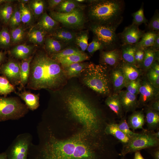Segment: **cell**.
Returning <instances> with one entry per match:
<instances>
[{
	"instance_id": "obj_1",
	"label": "cell",
	"mask_w": 159,
	"mask_h": 159,
	"mask_svg": "<svg viewBox=\"0 0 159 159\" xmlns=\"http://www.w3.org/2000/svg\"><path fill=\"white\" fill-rule=\"evenodd\" d=\"M37 131L39 143H31L28 159H115L105 140L84 128L63 138L44 123Z\"/></svg>"
},
{
	"instance_id": "obj_2",
	"label": "cell",
	"mask_w": 159,
	"mask_h": 159,
	"mask_svg": "<svg viewBox=\"0 0 159 159\" xmlns=\"http://www.w3.org/2000/svg\"><path fill=\"white\" fill-rule=\"evenodd\" d=\"M51 92L49 107L52 113L63 115L96 134H105V127L111 121L83 87L67 82L61 89Z\"/></svg>"
},
{
	"instance_id": "obj_3",
	"label": "cell",
	"mask_w": 159,
	"mask_h": 159,
	"mask_svg": "<svg viewBox=\"0 0 159 159\" xmlns=\"http://www.w3.org/2000/svg\"><path fill=\"white\" fill-rule=\"evenodd\" d=\"M68 80L60 64L46 53L39 51L34 55L30 63L26 88L54 91L62 88Z\"/></svg>"
},
{
	"instance_id": "obj_4",
	"label": "cell",
	"mask_w": 159,
	"mask_h": 159,
	"mask_svg": "<svg viewBox=\"0 0 159 159\" xmlns=\"http://www.w3.org/2000/svg\"><path fill=\"white\" fill-rule=\"evenodd\" d=\"M125 6L123 0L94 1L90 8L89 16L94 24L117 28L123 20Z\"/></svg>"
},
{
	"instance_id": "obj_5",
	"label": "cell",
	"mask_w": 159,
	"mask_h": 159,
	"mask_svg": "<svg viewBox=\"0 0 159 159\" xmlns=\"http://www.w3.org/2000/svg\"><path fill=\"white\" fill-rule=\"evenodd\" d=\"M79 77L82 85L96 93L103 96L111 95L110 74L105 65L89 63Z\"/></svg>"
},
{
	"instance_id": "obj_6",
	"label": "cell",
	"mask_w": 159,
	"mask_h": 159,
	"mask_svg": "<svg viewBox=\"0 0 159 159\" xmlns=\"http://www.w3.org/2000/svg\"><path fill=\"white\" fill-rule=\"evenodd\" d=\"M29 110L17 97L0 96V122L18 120L24 117Z\"/></svg>"
},
{
	"instance_id": "obj_7",
	"label": "cell",
	"mask_w": 159,
	"mask_h": 159,
	"mask_svg": "<svg viewBox=\"0 0 159 159\" xmlns=\"http://www.w3.org/2000/svg\"><path fill=\"white\" fill-rule=\"evenodd\" d=\"M154 131L145 129L141 133L130 139L128 142L123 145L119 155L125 156L127 154L140 150L159 147V139L153 135Z\"/></svg>"
},
{
	"instance_id": "obj_8",
	"label": "cell",
	"mask_w": 159,
	"mask_h": 159,
	"mask_svg": "<svg viewBox=\"0 0 159 159\" xmlns=\"http://www.w3.org/2000/svg\"><path fill=\"white\" fill-rule=\"evenodd\" d=\"M91 29L96 37L107 51L120 48L121 44L118 34L116 32L117 28L100 25L93 24Z\"/></svg>"
},
{
	"instance_id": "obj_9",
	"label": "cell",
	"mask_w": 159,
	"mask_h": 159,
	"mask_svg": "<svg viewBox=\"0 0 159 159\" xmlns=\"http://www.w3.org/2000/svg\"><path fill=\"white\" fill-rule=\"evenodd\" d=\"M32 136L28 132L18 135L5 152L7 159H28Z\"/></svg>"
},
{
	"instance_id": "obj_10",
	"label": "cell",
	"mask_w": 159,
	"mask_h": 159,
	"mask_svg": "<svg viewBox=\"0 0 159 159\" xmlns=\"http://www.w3.org/2000/svg\"><path fill=\"white\" fill-rule=\"evenodd\" d=\"M82 10H77L67 13L51 11L50 16L54 20L65 26L76 28L81 27L83 24L84 18Z\"/></svg>"
},
{
	"instance_id": "obj_11",
	"label": "cell",
	"mask_w": 159,
	"mask_h": 159,
	"mask_svg": "<svg viewBox=\"0 0 159 159\" xmlns=\"http://www.w3.org/2000/svg\"><path fill=\"white\" fill-rule=\"evenodd\" d=\"M20 62L12 57L0 65V74L15 86L20 83Z\"/></svg>"
},
{
	"instance_id": "obj_12",
	"label": "cell",
	"mask_w": 159,
	"mask_h": 159,
	"mask_svg": "<svg viewBox=\"0 0 159 159\" xmlns=\"http://www.w3.org/2000/svg\"><path fill=\"white\" fill-rule=\"evenodd\" d=\"M139 94V107L146 106L156 99L159 94V89L155 87L148 80L140 82Z\"/></svg>"
},
{
	"instance_id": "obj_13",
	"label": "cell",
	"mask_w": 159,
	"mask_h": 159,
	"mask_svg": "<svg viewBox=\"0 0 159 159\" xmlns=\"http://www.w3.org/2000/svg\"><path fill=\"white\" fill-rule=\"evenodd\" d=\"M139 26L134 24L125 27L123 31L118 34L122 44H135L141 39L145 33L139 28Z\"/></svg>"
},
{
	"instance_id": "obj_14",
	"label": "cell",
	"mask_w": 159,
	"mask_h": 159,
	"mask_svg": "<svg viewBox=\"0 0 159 159\" xmlns=\"http://www.w3.org/2000/svg\"><path fill=\"white\" fill-rule=\"evenodd\" d=\"M124 112L127 113L135 111L139 107L137 95L126 90H121L118 93Z\"/></svg>"
},
{
	"instance_id": "obj_15",
	"label": "cell",
	"mask_w": 159,
	"mask_h": 159,
	"mask_svg": "<svg viewBox=\"0 0 159 159\" xmlns=\"http://www.w3.org/2000/svg\"><path fill=\"white\" fill-rule=\"evenodd\" d=\"M100 61L102 64L116 67L122 61L121 49L117 48L111 51H102L100 55Z\"/></svg>"
},
{
	"instance_id": "obj_16",
	"label": "cell",
	"mask_w": 159,
	"mask_h": 159,
	"mask_svg": "<svg viewBox=\"0 0 159 159\" xmlns=\"http://www.w3.org/2000/svg\"><path fill=\"white\" fill-rule=\"evenodd\" d=\"M110 77L114 93L118 94L125 85V76L120 64L113 68Z\"/></svg>"
},
{
	"instance_id": "obj_17",
	"label": "cell",
	"mask_w": 159,
	"mask_h": 159,
	"mask_svg": "<svg viewBox=\"0 0 159 159\" xmlns=\"http://www.w3.org/2000/svg\"><path fill=\"white\" fill-rule=\"evenodd\" d=\"M34 47L31 45L19 44L14 47L9 52L11 57L16 60H24L34 55Z\"/></svg>"
},
{
	"instance_id": "obj_18",
	"label": "cell",
	"mask_w": 159,
	"mask_h": 159,
	"mask_svg": "<svg viewBox=\"0 0 159 159\" xmlns=\"http://www.w3.org/2000/svg\"><path fill=\"white\" fill-rule=\"evenodd\" d=\"M25 102L29 110L34 111L39 106V94H35L29 91L24 90L21 92L15 93Z\"/></svg>"
},
{
	"instance_id": "obj_19",
	"label": "cell",
	"mask_w": 159,
	"mask_h": 159,
	"mask_svg": "<svg viewBox=\"0 0 159 159\" xmlns=\"http://www.w3.org/2000/svg\"><path fill=\"white\" fill-rule=\"evenodd\" d=\"M120 66L124 74L125 84L139 78L142 74V70L135 65L126 63L122 61Z\"/></svg>"
},
{
	"instance_id": "obj_20",
	"label": "cell",
	"mask_w": 159,
	"mask_h": 159,
	"mask_svg": "<svg viewBox=\"0 0 159 159\" xmlns=\"http://www.w3.org/2000/svg\"><path fill=\"white\" fill-rule=\"evenodd\" d=\"M105 132L107 135L113 136L121 143L123 145L126 144L130 139L118 127L117 123L113 121L108 123L106 126Z\"/></svg>"
},
{
	"instance_id": "obj_21",
	"label": "cell",
	"mask_w": 159,
	"mask_h": 159,
	"mask_svg": "<svg viewBox=\"0 0 159 159\" xmlns=\"http://www.w3.org/2000/svg\"><path fill=\"white\" fill-rule=\"evenodd\" d=\"M105 103L118 117L121 118L124 116V111L118 94L113 93L107 96Z\"/></svg>"
},
{
	"instance_id": "obj_22",
	"label": "cell",
	"mask_w": 159,
	"mask_h": 159,
	"mask_svg": "<svg viewBox=\"0 0 159 159\" xmlns=\"http://www.w3.org/2000/svg\"><path fill=\"white\" fill-rule=\"evenodd\" d=\"M127 123L131 129L133 130L141 129L144 130L143 127L145 123V115L143 110L135 111L129 117Z\"/></svg>"
},
{
	"instance_id": "obj_23",
	"label": "cell",
	"mask_w": 159,
	"mask_h": 159,
	"mask_svg": "<svg viewBox=\"0 0 159 159\" xmlns=\"http://www.w3.org/2000/svg\"><path fill=\"white\" fill-rule=\"evenodd\" d=\"M120 49L122 62L135 65V54L138 49L135 44H121Z\"/></svg>"
},
{
	"instance_id": "obj_24",
	"label": "cell",
	"mask_w": 159,
	"mask_h": 159,
	"mask_svg": "<svg viewBox=\"0 0 159 159\" xmlns=\"http://www.w3.org/2000/svg\"><path fill=\"white\" fill-rule=\"evenodd\" d=\"M145 120L148 130L154 131L159 129V112L147 107L145 110Z\"/></svg>"
},
{
	"instance_id": "obj_25",
	"label": "cell",
	"mask_w": 159,
	"mask_h": 159,
	"mask_svg": "<svg viewBox=\"0 0 159 159\" xmlns=\"http://www.w3.org/2000/svg\"><path fill=\"white\" fill-rule=\"evenodd\" d=\"M89 63L83 62L71 64L63 68L68 79L79 77Z\"/></svg>"
},
{
	"instance_id": "obj_26",
	"label": "cell",
	"mask_w": 159,
	"mask_h": 159,
	"mask_svg": "<svg viewBox=\"0 0 159 159\" xmlns=\"http://www.w3.org/2000/svg\"><path fill=\"white\" fill-rule=\"evenodd\" d=\"M58 25V22L54 20L46 13H44L42 15L35 27L47 32L53 31Z\"/></svg>"
},
{
	"instance_id": "obj_27",
	"label": "cell",
	"mask_w": 159,
	"mask_h": 159,
	"mask_svg": "<svg viewBox=\"0 0 159 159\" xmlns=\"http://www.w3.org/2000/svg\"><path fill=\"white\" fill-rule=\"evenodd\" d=\"M34 55L29 59L21 60L20 62V83L18 87L19 91L24 88L26 85L29 77L30 70V64Z\"/></svg>"
},
{
	"instance_id": "obj_28",
	"label": "cell",
	"mask_w": 159,
	"mask_h": 159,
	"mask_svg": "<svg viewBox=\"0 0 159 159\" xmlns=\"http://www.w3.org/2000/svg\"><path fill=\"white\" fill-rule=\"evenodd\" d=\"M144 51L143 59L140 69L142 70L147 71L154 62H159V51H155L148 47L145 49Z\"/></svg>"
},
{
	"instance_id": "obj_29",
	"label": "cell",
	"mask_w": 159,
	"mask_h": 159,
	"mask_svg": "<svg viewBox=\"0 0 159 159\" xmlns=\"http://www.w3.org/2000/svg\"><path fill=\"white\" fill-rule=\"evenodd\" d=\"M52 38L62 42L69 43L75 40V33L65 29H59L52 33Z\"/></svg>"
},
{
	"instance_id": "obj_30",
	"label": "cell",
	"mask_w": 159,
	"mask_h": 159,
	"mask_svg": "<svg viewBox=\"0 0 159 159\" xmlns=\"http://www.w3.org/2000/svg\"><path fill=\"white\" fill-rule=\"evenodd\" d=\"M89 57L84 52L74 54L58 60L57 62L59 63L62 68L72 64L83 62L88 60Z\"/></svg>"
},
{
	"instance_id": "obj_31",
	"label": "cell",
	"mask_w": 159,
	"mask_h": 159,
	"mask_svg": "<svg viewBox=\"0 0 159 159\" xmlns=\"http://www.w3.org/2000/svg\"><path fill=\"white\" fill-rule=\"evenodd\" d=\"M83 6L73 0H63L56 7V11L67 13L77 10H82Z\"/></svg>"
},
{
	"instance_id": "obj_32",
	"label": "cell",
	"mask_w": 159,
	"mask_h": 159,
	"mask_svg": "<svg viewBox=\"0 0 159 159\" xmlns=\"http://www.w3.org/2000/svg\"><path fill=\"white\" fill-rule=\"evenodd\" d=\"M46 32L39 29L35 26L30 30L28 34L29 41L34 44H42L45 41V37Z\"/></svg>"
},
{
	"instance_id": "obj_33",
	"label": "cell",
	"mask_w": 159,
	"mask_h": 159,
	"mask_svg": "<svg viewBox=\"0 0 159 159\" xmlns=\"http://www.w3.org/2000/svg\"><path fill=\"white\" fill-rule=\"evenodd\" d=\"M155 32L149 31L145 33L140 41L135 44L138 48L145 49L151 46L153 44L157 34Z\"/></svg>"
},
{
	"instance_id": "obj_34",
	"label": "cell",
	"mask_w": 159,
	"mask_h": 159,
	"mask_svg": "<svg viewBox=\"0 0 159 159\" xmlns=\"http://www.w3.org/2000/svg\"><path fill=\"white\" fill-rule=\"evenodd\" d=\"M13 1L4 3L0 6V20L5 24H9L13 11L11 2Z\"/></svg>"
},
{
	"instance_id": "obj_35",
	"label": "cell",
	"mask_w": 159,
	"mask_h": 159,
	"mask_svg": "<svg viewBox=\"0 0 159 159\" xmlns=\"http://www.w3.org/2000/svg\"><path fill=\"white\" fill-rule=\"evenodd\" d=\"M44 41L46 50L50 55L62 50L63 46L61 42L50 37L47 38Z\"/></svg>"
},
{
	"instance_id": "obj_36",
	"label": "cell",
	"mask_w": 159,
	"mask_h": 159,
	"mask_svg": "<svg viewBox=\"0 0 159 159\" xmlns=\"http://www.w3.org/2000/svg\"><path fill=\"white\" fill-rule=\"evenodd\" d=\"M15 86L12 85L5 77L0 75V95L6 97L12 92H16Z\"/></svg>"
},
{
	"instance_id": "obj_37",
	"label": "cell",
	"mask_w": 159,
	"mask_h": 159,
	"mask_svg": "<svg viewBox=\"0 0 159 159\" xmlns=\"http://www.w3.org/2000/svg\"><path fill=\"white\" fill-rule=\"evenodd\" d=\"M19 6L21 22L24 24H28L31 21L33 13L29 6L26 4L20 3Z\"/></svg>"
},
{
	"instance_id": "obj_38",
	"label": "cell",
	"mask_w": 159,
	"mask_h": 159,
	"mask_svg": "<svg viewBox=\"0 0 159 159\" xmlns=\"http://www.w3.org/2000/svg\"><path fill=\"white\" fill-rule=\"evenodd\" d=\"M83 52L78 49L73 47L65 48L57 53L50 54L49 56L53 59L57 61L58 60L72 54Z\"/></svg>"
},
{
	"instance_id": "obj_39",
	"label": "cell",
	"mask_w": 159,
	"mask_h": 159,
	"mask_svg": "<svg viewBox=\"0 0 159 159\" xmlns=\"http://www.w3.org/2000/svg\"><path fill=\"white\" fill-rule=\"evenodd\" d=\"M11 43L10 33L7 27H3L0 31V47L6 49L9 48Z\"/></svg>"
},
{
	"instance_id": "obj_40",
	"label": "cell",
	"mask_w": 159,
	"mask_h": 159,
	"mask_svg": "<svg viewBox=\"0 0 159 159\" xmlns=\"http://www.w3.org/2000/svg\"><path fill=\"white\" fill-rule=\"evenodd\" d=\"M143 5V3L140 9L132 14V16L133 18L132 24L139 26L143 23H148V20L144 16Z\"/></svg>"
},
{
	"instance_id": "obj_41",
	"label": "cell",
	"mask_w": 159,
	"mask_h": 159,
	"mask_svg": "<svg viewBox=\"0 0 159 159\" xmlns=\"http://www.w3.org/2000/svg\"><path fill=\"white\" fill-rule=\"evenodd\" d=\"M24 29L20 26L12 29L10 32L11 43L16 44L21 42L24 38Z\"/></svg>"
},
{
	"instance_id": "obj_42",
	"label": "cell",
	"mask_w": 159,
	"mask_h": 159,
	"mask_svg": "<svg viewBox=\"0 0 159 159\" xmlns=\"http://www.w3.org/2000/svg\"><path fill=\"white\" fill-rule=\"evenodd\" d=\"M29 6L33 14L36 17L43 13L44 8V3L41 0H34L31 1Z\"/></svg>"
},
{
	"instance_id": "obj_43",
	"label": "cell",
	"mask_w": 159,
	"mask_h": 159,
	"mask_svg": "<svg viewBox=\"0 0 159 159\" xmlns=\"http://www.w3.org/2000/svg\"><path fill=\"white\" fill-rule=\"evenodd\" d=\"M117 125L119 129L129 139L133 137L138 133L133 132L130 129L127 123L125 115L121 118V120L118 123H117Z\"/></svg>"
},
{
	"instance_id": "obj_44",
	"label": "cell",
	"mask_w": 159,
	"mask_h": 159,
	"mask_svg": "<svg viewBox=\"0 0 159 159\" xmlns=\"http://www.w3.org/2000/svg\"><path fill=\"white\" fill-rule=\"evenodd\" d=\"M21 22L19 8L15 7L10 19L9 24L10 28L13 29L20 26Z\"/></svg>"
},
{
	"instance_id": "obj_45",
	"label": "cell",
	"mask_w": 159,
	"mask_h": 159,
	"mask_svg": "<svg viewBox=\"0 0 159 159\" xmlns=\"http://www.w3.org/2000/svg\"><path fill=\"white\" fill-rule=\"evenodd\" d=\"M141 80L140 78L135 80L127 82L125 85L126 90L130 93L137 95L139 93V89Z\"/></svg>"
},
{
	"instance_id": "obj_46",
	"label": "cell",
	"mask_w": 159,
	"mask_h": 159,
	"mask_svg": "<svg viewBox=\"0 0 159 159\" xmlns=\"http://www.w3.org/2000/svg\"><path fill=\"white\" fill-rule=\"evenodd\" d=\"M149 31L159 33V13L158 9L155 11L154 15L148 22Z\"/></svg>"
},
{
	"instance_id": "obj_47",
	"label": "cell",
	"mask_w": 159,
	"mask_h": 159,
	"mask_svg": "<svg viewBox=\"0 0 159 159\" xmlns=\"http://www.w3.org/2000/svg\"><path fill=\"white\" fill-rule=\"evenodd\" d=\"M88 37L86 33L83 34L76 37V43L82 52H84L87 48L88 45Z\"/></svg>"
},
{
	"instance_id": "obj_48",
	"label": "cell",
	"mask_w": 159,
	"mask_h": 159,
	"mask_svg": "<svg viewBox=\"0 0 159 159\" xmlns=\"http://www.w3.org/2000/svg\"><path fill=\"white\" fill-rule=\"evenodd\" d=\"M148 80L155 87L159 88V75L156 74L151 68L147 71Z\"/></svg>"
},
{
	"instance_id": "obj_49",
	"label": "cell",
	"mask_w": 159,
	"mask_h": 159,
	"mask_svg": "<svg viewBox=\"0 0 159 159\" xmlns=\"http://www.w3.org/2000/svg\"><path fill=\"white\" fill-rule=\"evenodd\" d=\"M103 48V47L101 43L95 38L88 44L87 49L89 53L92 55L97 50Z\"/></svg>"
},
{
	"instance_id": "obj_50",
	"label": "cell",
	"mask_w": 159,
	"mask_h": 159,
	"mask_svg": "<svg viewBox=\"0 0 159 159\" xmlns=\"http://www.w3.org/2000/svg\"><path fill=\"white\" fill-rule=\"evenodd\" d=\"M144 49L138 48L136 51L135 54V65L140 68V67L144 56Z\"/></svg>"
},
{
	"instance_id": "obj_51",
	"label": "cell",
	"mask_w": 159,
	"mask_h": 159,
	"mask_svg": "<svg viewBox=\"0 0 159 159\" xmlns=\"http://www.w3.org/2000/svg\"><path fill=\"white\" fill-rule=\"evenodd\" d=\"M63 0H49L48 1L49 9H53L56 8Z\"/></svg>"
},
{
	"instance_id": "obj_52",
	"label": "cell",
	"mask_w": 159,
	"mask_h": 159,
	"mask_svg": "<svg viewBox=\"0 0 159 159\" xmlns=\"http://www.w3.org/2000/svg\"><path fill=\"white\" fill-rule=\"evenodd\" d=\"M150 108L159 112V100L158 99L152 101L148 106Z\"/></svg>"
},
{
	"instance_id": "obj_53",
	"label": "cell",
	"mask_w": 159,
	"mask_h": 159,
	"mask_svg": "<svg viewBox=\"0 0 159 159\" xmlns=\"http://www.w3.org/2000/svg\"><path fill=\"white\" fill-rule=\"evenodd\" d=\"M151 49L155 51H158L159 49V33L156 36L155 40L153 44L151 47H149Z\"/></svg>"
},
{
	"instance_id": "obj_54",
	"label": "cell",
	"mask_w": 159,
	"mask_h": 159,
	"mask_svg": "<svg viewBox=\"0 0 159 159\" xmlns=\"http://www.w3.org/2000/svg\"><path fill=\"white\" fill-rule=\"evenodd\" d=\"M151 68L156 74L159 75V62L155 61L152 64Z\"/></svg>"
},
{
	"instance_id": "obj_55",
	"label": "cell",
	"mask_w": 159,
	"mask_h": 159,
	"mask_svg": "<svg viewBox=\"0 0 159 159\" xmlns=\"http://www.w3.org/2000/svg\"><path fill=\"white\" fill-rule=\"evenodd\" d=\"M151 154L154 159H159V147H157L151 152Z\"/></svg>"
},
{
	"instance_id": "obj_56",
	"label": "cell",
	"mask_w": 159,
	"mask_h": 159,
	"mask_svg": "<svg viewBox=\"0 0 159 159\" xmlns=\"http://www.w3.org/2000/svg\"><path fill=\"white\" fill-rule=\"evenodd\" d=\"M6 60V53L5 52H0V65Z\"/></svg>"
},
{
	"instance_id": "obj_57",
	"label": "cell",
	"mask_w": 159,
	"mask_h": 159,
	"mask_svg": "<svg viewBox=\"0 0 159 159\" xmlns=\"http://www.w3.org/2000/svg\"><path fill=\"white\" fill-rule=\"evenodd\" d=\"M134 159H145L141 154L140 151L135 152Z\"/></svg>"
},
{
	"instance_id": "obj_58",
	"label": "cell",
	"mask_w": 159,
	"mask_h": 159,
	"mask_svg": "<svg viewBox=\"0 0 159 159\" xmlns=\"http://www.w3.org/2000/svg\"><path fill=\"white\" fill-rule=\"evenodd\" d=\"M0 159H7V155L5 152L0 153Z\"/></svg>"
},
{
	"instance_id": "obj_59",
	"label": "cell",
	"mask_w": 159,
	"mask_h": 159,
	"mask_svg": "<svg viewBox=\"0 0 159 159\" xmlns=\"http://www.w3.org/2000/svg\"><path fill=\"white\" fill-rule=\"evenodd\" d=\"M153 135L156 138L159 139V130L156 132H155L153 131Z\"/></svg>"
},
{
	"instance_id": "obj_60",
	"label": "cell",
	"mask_w": 159,
	"mask_h": 159,
	"mask_svg": "<svg viewBox=\"0 0 159 159\" xmlns=\"http://www.w3.org/2000/svg\"><path fill=\"white\" fill-rule=\"evenodd\" d=\"M20 3H23L26 4L28 2H29V0H20L18 1Z\"/></svg>"
},
{
	"instance_id": "obj_61",
	"label": "cell",
	"mask_w": 159,
	"mask_h": 159,
	"mask_svg": "<svg viewBox=\"0 0 159 159\" xmlns=\"http://www.w3.org/2000/svg\"><path fill=\"white\" fill-rule=\"evenodd\" d=\"M11 0H0V4H2L4 3L9 1Z\"/></svg>"
},
{
	"instance_id": "obj_62",
	"label": "cell",
	"mask_w": 159,
	"mask_h": 159,
	"mask_svg": "<svg viewBox=\"0 0 159 159\" xmlns=\"http://www.w3.org/2000/svg\"><path fill=\"white\" fill-rule=\"evenodd\" d=\"M76 1L79 3L85 1V0H76Z\"/></svg>"
},
{
	"instance_id": "obj_63",
	"label": "cell",
	"mask_w": 159,
	"mask_h": 159,
	"mask_svg": "<svg viewBox=\"0 0 159 159\" xmlns=\"http://www.w3.org/2000/svg\"><path fill=\"white\" fill-rule=\"evenodd\" d=\"M122 157L121 159H124V156H122Z\"/></svg>"
}]
</instances>
